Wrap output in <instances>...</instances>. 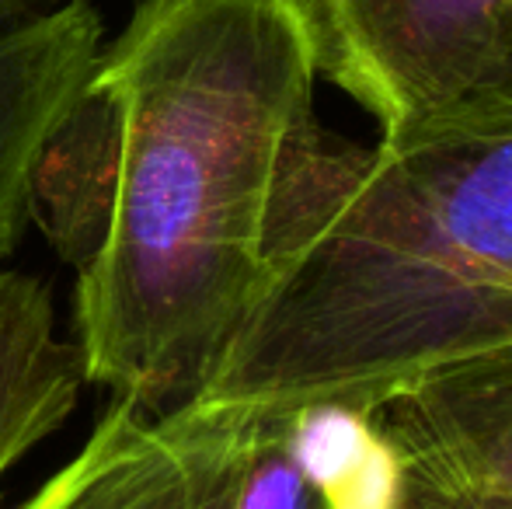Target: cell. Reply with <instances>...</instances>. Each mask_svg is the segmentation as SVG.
Masks as SVG:
<instances>
[{
  "label": "cell",
  "mask_w": 512,
  "mask_h": 509,
  "mask_svg": "<svg viewBox=\"0 0 512 509\" xmlns=\"http://www.w3.org/2000/svg\"><path fill=\"white\" fill-rule=\"evenodd\" d=\"M373 426L398 464L512 499V339L418 374Z\"/></svg>",
  "instance_id": "cell-5"
},
{
  "label": "cell",
  "mask_w": 512,
  "mask_h": 509,
  "mask_svg": "<svg viewBox=\"0 0 512 509\" xmlns=\"http://www.w3.org/2000/svg\"><path fill=\"white\" fill-rule=\"evenodd\" d=\"M95 77L122 150L74 342L91 384L168 412L234 339L283 182L324 133L307 0H136Z\"/></svg>",
  "instance_id": "cell-1"
},
{
  "label": "cell",
  "mask_w": 512,
  "mask_h": 509,
  "mask_svg": "<svg viewBox=\"0 0 512 509\" xmlns=\"http://www.w3.org/2000/svg\"><path fill=\"white\" fill-rule=\"evenodd\" d=\"M387 509H512V499L439 482V478L422 475L408 464H398V478H394Z\"/></svg>",
  "instance_id": "cell-9"
},
{
  "label": "cell",
  "mask_w": 512,
  "mask_h": 509,
  "mask_svg": "<svg viewBox=\"0 0 512 509\" xmlns=\"http://www.w3.org/2000/svg\"><path fill=\"white\" fill-rule=\"evenodd\" d=\"M84 384L81 346L56 332L53 290L0 269V478L70 419Z\"/></svg>",
  "instance_id": "cell-8"
},
{
  "label": "cell",
  "mask_w": 512,
  "mask_h": 509,
  "mask_svg": "<svg viewBox=\"0 0 512 509\" xmlns=\"http://www.w3.org/2000/svg\"><path fill=\"white\" fill-rule=\"evenodd\" d=\"M105 46L91 0L35 7L0 25V258L28 227V189L42 140L95 74Z\"/></svg>",
  "instance_id": "cell-6"
},
{
  "label": "cell",
  "mask_w": 512,
  "mask_h": 509,
  "mask_svg": "<svg viewBox=\"0 0 512 509\" xmlns=\"http://www.w3.org/2000/svg\"><path fill=\"white\" fill-rule=\"evenodd\" d=\"M119 109L91 81L42 140L28 189V220L77 272L102 252L119 185Z\"/></svg>",
  "instance_id": "cell-7"
},
{
  "label": "cell",
  "mask_w": 512,
  "mask_h": 509,
  "mask_svg": "<svg viewBox=\"0 0 512 509\" xmlns=\"http://www.w3.org/2000/svg\"><path fill=\"white\" fill-rule=\"evenodd\" d=\"M42 4H49V0H0V25H7V21L21 18V14L35 11Z\"/></svg>",
  "instance_id": "cell-10"
},
{
  "label": "cell",
  "mask_w": 512,
  "mask_h": 509,
  "mask_svg": "<svg viewBox=\"0 0 512 509\" xmlns=\"http://www.w3.org/2000/svg\"><path fill=\"white\" fill-rule=\"evenodd\" d=\"M21 509H342L310 475L297 415L196 398H112L81 454Z\"/></svg>",
  "instance_id": "cell-3"
},
{
  "label": "cell",
  "mask_w": 512,
  "mask_h": 509,
  "mask_svg": "<svg viewBox=\"0 0 512 509\" xmlns=\"http://www.w3.org/2000/svg\"><path fill=\"white\" fill-rule=\"evenodd\" d=\"M317 67L398 133L512 56V0H307Z\"/></svg>",
  "instance_id": "cell-4"
},
{
  "label": "cell",
  "mask_w": 512,
  "mask_h": 509,
  "mask_svg": "<svg viewBox=\"0 0 512 509\" xmlns=\"http://www.w3.org/2000/svg\"><path fill=\"white\" fill-rule=\"evenodd\" d=\"M512 339V56L377 147L321 133L276 199L258 290L199 394L373 419Z\"/></svg>",
  "instance_id": "cell-2"
}]
</instances>
